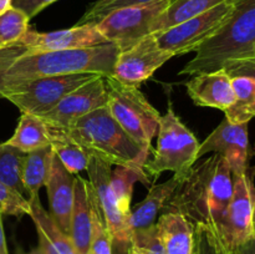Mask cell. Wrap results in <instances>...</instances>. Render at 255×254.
I'll return each mask as SVG.
<instances>
[{
  "label": "cell",
  "instance_id": "obj_30",
  "mask_svg": "<svg viewBox=\"0 0 255 254\" xmlns=\"http://www.w3.org/2000/svg\"><path fill=\"white\" fill-rule=\"evenodd\" d=\"M29 21L27 15L14 6L0 15V49L16 42L29 29Z\"/></svg>",
  "mask_w": 255,
  "mask_h": 254
},
{
  "label": "cell",
  "instance_id": "obj_41",
  "mask_svg": "<svg viewBox=\"0 0 255 254\" xmlns=\"http://www.w3.org/2000/svg\"><path fill=\"white\" fill-rule=\"evenodd\" d=\"M208 249L211 251V254H231V252H223V251H219V249H213V248H209Z\"/></svg>",
  "mask_w": 255,
  "mask_h": 254
},
{
  "label": "cell",
  "instance_id": "obj_45",
  "mask_svg": "<svg viewBox=\"0 0 255 254\" xmlns=\"http://www.w3.org/2000/svg\"><path fill=\"white\" fill-rule=\"evenodd\" d=\"M129 254H134V253H133V252H132V251H129Z\"/></svg>",
  "mask_w": 255,
  "mask_h": 254
},
{
  "label": "cell",
  "instance_id": "obj_12",
  "mask_svg": "<svg viewBox=\"0 0 255 254\" xmlns=\"http://www.w3.org/2000/svg\"><path fill=\"white\" fill-rule=\"evenodd\" d=\"M173 55L159 46L154 34L147 35L129 49L120 51L112 76L128 86L139 87Z\"/></svg>",
  "mask_w": 255,
  "mask_h": 254
},
{
  "label": "cell",
  "instance_id": "obj_9",
  "mask_svg": "<svg viewBox=\"0 0 255 254\" xmlns=\"http://www.w3.org/2000/svg\"><path fill=\"white\" fill-rule=\"evenodd\" d=\"M254 173L255 169L248 167L244 173L233 174V196L227 214L223 241L218 248L213 249L232 252L242 244L255 238Z\"/></svg>",
  "mask_w": 255,
  "mask_h": 254
},
{
  "label": "cell",
  "instance_id": "obj_25",
  "mask_svg": "<svg viewBox=\"0 0 255 254\" xmlns=\"http://www.w3.org/2000/svg\"><path fill=\"white\" fill-rule=\"evenodd\" d=\"M222 1L224 0H173L171 5L154 20L151 34L161 32L192 17L198 16Z\"/></svg>",
  "mask_w": 255,
  "mask_h": 254
},
{
  "label": "cell",
  "instance_id": "obj_31",
  "mask_svg": "<svg viewBox=\"0 0 255 254\" xmlns=\"http://www.w3.org/2000/svg\"><path fill=\"white\" fill-rule=\"evenodd\" d=\"M131 248L134 254H166L156 223L144 229L132 232Z\"/></svg>",
  "mask_w": 255,
  "mask_h": 254
},
{
  "label": "cell",
  "instance_id": "obj_21",
  "mask_svg": "<svg viewBox=\"0 0 255 254\" xmlns=\"http://www.w3.org/2000/svg\"><path fill=\"white\" fill-rule=\"evenodd\" d=\"M166 254H192L194 231L189 222L177 212H164L156 223Z\"/></svg>",
  "mask_w": 255,
  "mask_h": 254
},
{
  "label": "cell",
  "instance_id": "obj_27",
  "mask_svg": "<svg viewBox=\"0 0 255 254\" xmlns=\"http://www.w3.org/2000/svg\"><path fill=\"white\" fill-rule=\"evenodd\" d=\"M144 169L117 167L111 173V189L122 214L128 217L131 212V199L133 193V184L141 182L144 186H151V179Z\"/></svg>",
  "mask_w": 255,
  "mask_h": 254
},
{
  "label": "cell",
  "instance_id": "obj_42",
  "mask_svg": "<svg viewBox=\"0 0 255 254\" xmlns=\"http://www.w3.org/2000/svg\"><path fill=\"white\" fill-rule=\"evenodd\" d=\"M192 254H202L201 253V249H199V248H197V249L194 248L193 249V253H192Z\"/></svg>",
  "mask_w": 255,
  "mask_h": 254
},
{
  "label": "cell",
  "instance_id": "obj_26",
  "mask_svg": "<svg viewBox=\"0 0 255 254\" xmlns=\"http://www.w3.org/2000/svg\"><path fill=\"white\" fill-rule=\"evenodd\" d=\"M234 100L224 111L231 124H249L255 117V80L247 76L232 77Z\"/></svg>",
  "mask_w": 255,
  "mask_h": 254
},
{
  "label": "cell",
  "instance_id": "obj_29",
  "mask_svg": "<svg viewBox=\"0 0 255 254\" xmlns=\"http://www.w3.org/2000/svg\"><path fill=\"white\" fill-rule=\"evenodd\" d=\"M89 194L90 202H91V246H90V251L94 254H112L114 239L107 228L96 193L90 182Z\"/></svg>",
  "mask_w": 255,
  "mask_h": 254
},
{
  "label": "cell",
  "instance_id": "obj_8",
  "mask_svg": "<svg viewBox=\"0 0 255 254\" xmlns=\"http://www.w3.org/2000/svg\"><path fill=\"white\" fill-rule=\"evenodd\" d=\"M172 1L173 0H158L114 10L96 22V27L107 41L116 45L120 51H125L151 34L154 20Z\"/></svg>",
  "mask_w": 255,
  "mask_h": 254
},
{
  "label": "cell",
  "instance_id": "obj_15",
  "mask_svg": "<svg viewBox=\"0 0 255 254\" xmlns=\"http://www.w3.org/2000/svg\"><path fill=\"white\" fill-rule=\"evenodd\" d=\"M86 171L89 173V182L96 193L100 208L112 239L119 243L129 244L132 231L129 229L128 217L120 211L110 184L112 173L111 166L96 157H90Z\"/></svg>",
  "mask_w": 255,
  "mask_h": 254
},
{
  "label": "cell",
  "instance_id": "obj_18",
  "mask_svg": "<svg viewBox=\"0 0 255 254\" xmlns=\"http://www.w3.org/2000/svg\"><path fill=\"white\" fill-rule=\"evenodd\" d=\"M70 238L77 254H85L91 246V202L89 181L75 174L74 204L70 219Z\"/></svg>",
  "mask_w": 255,
  "mask_h": 254
},
{
  "label": "cell",
  "instance_id": "obj_32",
  "mask_svg": "<svg viewBox=\"0 0 255 254\" xmlns=\"http://www.w3.org/2000/svg\"><path fill=\"white\" fill-rule=\"evenodd\" d=\"M0 214L21 217L30 216V203L26 197L16 189L0 182Z\"/></svg>",
  "mask_w": 255,
  "mask_h": 254
},
{
  "label": "cell",
  "instance_id": "obj_13",
  "mask_svg": "<svg viewBox=\"0 0 255 254\" xmlns=\"http://www.w3.org/2000/svg\"><path fill=\"white\" fill-rule=\"evenodd\" d=\"M107 105V90L102 75L69 92L50 111L37 116L46 125L67 131L85 115Z\"/></svg>",
  "mask_w": 255,
  "mask_h": 254
},
{
  "label": "cell",
  "instance_id": "obj_46",
  "mask_svg": "<svg viewBox=\"0 0 255 254\" xmlns=\"http://www.w3.org/2000/svg\"><path fill=\"white\" fill-rule=\"evenodd\" d=\"M253 55H255V45H254V51H253Z\"/></svg>",
  "mask_w": 255,
  "mask_h": 254
},
{
  "label": "cell",
  "instance_id": "obj_43",
  "mask_svg": "<svg viewBox=\"0 0 255 254\" xmlns=\"http://www.w3.org/2000/svg\"><path fill=\"white\" fill-rule=\"evenodd\" d=\"M85 254H94V253H92L91 251H89V252H87V253H85Z\"/></svg>",
  "mask_w": 255,
  "mask_h": 254
},
{
  "label": "cell",
  "instance_id": "obj_5",
  "mask_svg": "<svg viewBox=\"0 0 255 254\" xmlns=\"http://www.w3.org/2000/svg\"><path fill=\"white\" fill-rule=\"evenodd\" d=\"M199 142L193 132L181 121L169 102L158 124V139L154 156L144 164L149 177L158 178L163 172H173L174 176L184 177L198 159Z\"/></svg>",
  "mask_w": 255,
  "mask_h": 254
},
{
  "label": "cell",
  "instance_id": "obj_4",
  "mask_svg": "<svg viewBox=\"0 0 255 254\" xmlns=\"http://www.w3.org/2000/svg\"><path fill=\"white\" fill-rule=\"evenodd\" d=\"M66 132L87 156L110 166L144 169L148 161V153L120 126L106 106L82 116Z\"/></svg>",
  "mask_w": 255,
  "mask_h": 254
},
{
  "label": "cell",
  "instance_id": "obj_16",
  "mask_svg": "<svg viewBox=\"0 0 255 254\" xmlns=\"http://www.w3.org/2000/svg\"><path fill=\"white\" fill-rule=\"evenodd\" d=\"M186 89L194 105L201 107L226 111L234 100L232 77L223 69L192 75Z\"/></svg>",
  "mask_w": 255,
  "mask_h": 254
},
{
  "label": "cell",
  "instance_id": "obj_28",
  "mask_svg": "<svg viewBox=\"0 0 255 254\" xmlns=\"http://www.w3.org/2000/svg\"><path fill=\"white\" fill-rule=\"evenodd\" d=\"M25 154L15 147L7 146L5 142L0 143V182L16 189L26 197L22 183V166Z\"/></svg>",
  "mask_w": 255,
  "mask_h": 254
},
{
  "label": "cell",
  "instance_id": "obj_24",
  "mask_svg": "<svg viewBox=\"0 0 255 254\" xmlns=\"http://www.w3.org/2000/svg\"><path fill=\"white\" fill-rule=\"evenodd\" d=\"M49 129L50 146L55 156L60 159L65 168L72 174H80L89 166L90 157L66 131L46 125Z\"/></svg>",
  "mask_w": 255,
  "mask_h": 254
},
{
  "label": "cell",
  "instance_id": "obj_23",
  "mask_svg": "<svg viewBox=\"0 0 255 254\" xmlns=\"http://www.w3.org/2000/svg\"><path fill=\"white\" fill-rule=\"evenodd\" d=\"M51 146L27 152L22 166V183H24L26 198L39 197L41 187H45L49 178L52 159Z\"/></svg>",
  "mask_w": 255,
  "mask_h": 254
},
{
  "label": "cell",
  "instance_id": "obj_14",
  "mask_svg": "<svg viewBox=\"0 0 255 254\" xmlns=\"http://www.w3.org/2000/svg\"><path fill=\"white\" fill-rule=\"evenodd\" d=\"M214 152L228 162L232 174H242L249 164L248 124L234 125L224 119L218 127L199 144L198 158Z\"/></svg>",
  "mask_w": 255,
  "mask_h": 254
},
{
  "label": "cell",
  "instance_id": "obj_34",
  "mask_svg": "<svg viewBox=\"0 0 255 254\" xmlns=\"http://www.w3.org/2000/svg\"><path fill=\"white\" fill-rule=\"evenodd\" d=\"M222 69L231 77L247 76L255 80V55L242 59L228 60Z\"/></svg>",
  "mask_w": 255,
  "mask_h": 254
},
{
  "label": "cell",
  "instance_id": "obj_22",
  "mask_svg": "<svg viewBox=\"0 0 255 254\" xmlns=\"http://www.w3.org/2000/svg\"><path fill=\"white\" fill-rule=\"evenodd\" d=\"M7 146L15 147L24 153L50 146L49 129L40 117L21 114L14 134L7 141Z\"/></svg>",
  "mask_w": 255,
  "mask_h": 254
},
{
  "label": "cell",
  "instance_id": "obj_2",
  "mask_svg": "<svg viewBox=\"0 0 255 254\" xmlns=\"http://www.w3.org/2000/svg\"><path fill=\"white\" fill-rule=\"evenodd\" d=\"M120 54L112 42L85 47L26 54L10 46L0 49V91L42 77L69 74L114 75L115 62Z\"/></svg>",
  "mask_w": 255,
  "mask_h": 254
},
{
  "label": "cell",
  "instance_id": "obj_10",
  "mask_svg": "<svg viewBox=\"0 0 255 254\" xmlns=\"http://www.w3.org/2000/svg\"><path fill=\"white\" fill-rule=\"evenodd\" d=\"M232 9V0H224L208 11L178 25L156 32L159 46L174 56L196 51L219 29Z\"/></svg>",
  "mask_w": 255,
  "mask_h": 254
},
{
  "label": "cell",
  "instance_id": "obj_38",
  "mask_svg": "<svg viewBox=\"0 0 255 254\" xmlns=\"http://www.w3.org/2000/svg\"><path fill=\"white\" fill-rule=\"evenodd\" d=\"M111 1H114V0H96V1H95L87 10H89V11H94V10H97L100 9V7L105 6V5L110 4Z\"/></svg>",
  "mask_w": 255,
  "mask_h": 254
},
{
  "label": "cell",
  "instance_id": "obj_1",
  "mask_svg": "<svg viewBox=\"0 0 255 254\" xmlns=\"http://www.w3.org/2000/svg\"><path fill=\"white\" fill-rule=\"evenodd\" d=\"M233 196V174L218 153L193 164L164 206V212L182 214L198 241L218 248L223 241L229 203Z\"/></svg>",
  "mask_w": 255,
  "mask_h": 254
},
{
  "label": "cell",
  "instance_id": "obj_40",
  "mask_svg": "<svg viewBox=\"0 0 255 254\" xmlns=\"http://www.w3.org/2000/svg\"><path fill=\"white\" fill-rule=\"evenodd\" d=\"M26 254H46V253H45L44 249H42L41 247L39 246V247H36V248H34L31 252H29V253H26Z\"/></svg>",
  "mask_w": 255,
  "mask_h": 254
},
{
  "label": "cell",
  "instance_id": "obj_35",
  "mask_svg": "<svg viewBox=\"0 0 255 254\" xmlns=\"http://www.w3.org/2000/svg\"><path fill=\"white\" fill-rule=\"evenodd\" d=\"M55 1L57 0H12V6L22 10L31 19Z\"/></svg>",
  "mask_w": 255,
  "mask_h": 254
},
{
  "label": "cell",
  "instance_id": "obj_44",
  "mask_svg": "<svg viewBox=\"0 0 255 254\" xmlns=\"http://www.w3.org/2000/svg\"><path fill=\"white\" fill-rule=\"evenodd\" d=\"M254 233H255V218H254Z\"/></svg>",
  "mask_w": 255,
  "mask_h": 254
},
{
  "label": "cell",
  "instance_id": "obj_19",
  "mask_svg": "<svg viewBox=\"0 0 255 254\" xmlns=\"http://www.w3.org/2000/svg\"><path fill=\"white\" fill-rule=\"evenodd\" d=\"M30 217L39 236V246L46 254H77L69 234L65 233L52 216L45 211L39 197L27 199Z\"/></svg>",
  "mask_w": 255,
  "mask_h": 254
},
{
  "label": "cell",
  "instance_id": "obj_3",
  "mask_svg": "<svg viewBox=\"0 0 255 254\" xmlns=\"http://www.w3.org/2000/svg\"><path fill=\"white\" fill-rule=\"evenodd\" d=\"M255 0H232V9L219 29L196 50L179 75L221 70L228 60L253 56Z\"/></svg>",
  "mask_w": 255,
  "mask_h": 254
},
{
  "label": "cell",
  "instance_id": "obj_37",
  "mask_svg": "<svg viewBox=\"0 0 255 254\" xmlns=\"http://www.w3.org/2000/svg\"><path fill=\"white\" fill-rule=\"evenodd\" d=\"M1 214H0V254H9L6 246V239H5L4 228H2V221Z\"/></svg>",
  "mask_w": 255,
  "mask_h": 254
},
{
  "label": "cell",
  "instance_id": "obj_11",
  "mask_svg": "<svg viewBox=\"0 0 255 254\" xmlns=\"http://www.w3.org/2000/svg\"><path fill=\"white\" fill-rule=\"evenodd\" d=\"M107 40L97 30L96 24L75 25L64 30L39 32L29 27L27 31L14 44L9 45L14 50L26 54L47 51H65V50L85 49L107 44Z\"/></svg>",
  "mask_w": 255,
  "mask_h": 254
},
{
  "label": "cell",
  "instance_id": "obj_7",
  "mask_svg": "<svg viewBox=\"0 0 255 254\" xmlns=\"http://www.w3.org/2000/svg\"><path fill=\"white\" fill-rule=\"evenodd\" d=\"M99 74H69L31 80L0 91V99L14 104L21 114L41 116L56 106L69 92Z\"/></svg>",
  "mask_w": 255,
  "mask_h": 254
},
{
  "label": "cell",
  "instance_id": "obj_33",
  "mask_svg": "<svg viewBox=\"0 0 255 254\" xmlns=\"http://www.w3.org/2000/svg\"><path fill=\"white\" fill-rule=\"evenodd\" d=\"M158 1V0H114L110 4L105 5V6L100 7V9L94 10V11H89L86 10L82 17L80 19L79 25L81 24H87V22H92V24H96L99 22L102 17L106 16L107 14H110L111 11L117 9H121V7H127V6H134V5H143V4H149V2Z\"/></svg>",
  "mask_w": 255,
  "mask_h": 254
},
{
  "label": "cell",
  "instance_id": "obj_6",
  "mask_svg": "<svg viewBox=\"0 0 255 254\" xmlns=\"http://www.w3.org/2000/svg\"><path fill=\"white\" fill-rule=\"evenodd\" d=\"M104 79L110 114L139 147L149 153L152 139L158 131L161 114L138 87L122 84L114 76H104Z\"/></svg>",
  "mask_w": 255,
  "mask_h": 254
},
{
  "label": "cell",
  "instance_id": "obj_36",
  "mask_svg": "<svg viewBox=\"0 0 255 254\" xmlns=\"http://www.w3.org/2000/svg\"><path fill=\"white\" fill-rule=\"evenodd\" d=\"M231 254H255V238L242 244L231 252Z\"/></svg>",
  "mask_w": 255,
  "mask_h": 254
},
{
  "label": "cell",
  "instance_id": "obj_20",
  "mask_svg": "<svg viewBox=\"0 0 255 254\" xmlns=\"http://www.w3.org/2000/svg\"><path fill=\"white\" fill-rule=\"evenodd\" d=\"M182 178L173 174V177L168 181L149 187L146 198L136 204L133 211L131 209L129 212L128 224L132 232L153 226L157 216L164 208Z\"/></svg>",
  "mask_w": 255,
  "mask_h": 254
},
{
  "label": "cell",
  "instance_id": "obj_39",
  "mask_svg": "<svg viewBox=\"0 0 255 254\" xmlns=\"http://www.w3.org/2000/svg\"><path fill=\"white\" fill-rule=\"evenodd\" d=\"M12 6V0H0V15L4 14L5 11Z\"/></svg>",
  "mask_w": 255,
  "mask_h": 254
},
{
  "label": "cell",
  "instance_id": "obj_17",
  "mask_svg": "<svg viewBox=\"0 0 255 254\" xmlns=\"http://www.w3.org/2000/svg\"><path fill=\"white\" fill-rule=\"evenodd\" d=\"M74 183L75 174L70 173L55 153L52 154L49 178L45 187L49 194L50 214L66 234L70 233V219L74 204Z\"/></svg>",
  "mask_w": 255,
  "mask_h": 254
}]
</instances>
